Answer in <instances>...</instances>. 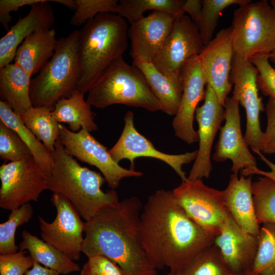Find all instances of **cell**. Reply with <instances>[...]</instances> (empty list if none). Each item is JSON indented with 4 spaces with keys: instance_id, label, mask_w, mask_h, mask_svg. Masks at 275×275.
<instances>
[{
    "instance_id": "6da1fadb",
    "label": "cell",
    "mask_w": 275,
    "mask_h": 275,
    "mask_svg": "<svg viewBox=\"0 0 275 275\" xmlns=\"http://www.w3.org/2000/svg\"><path fill=\"white\" fill-rule=\"evenodd\" d=\"M140 233L152 265L157 270L169 268L174 275L215 239L187 215L172 190L163 189L148 197L140 214Z\"/></svg>"
},
{
    "instance_id": "7a4b0ae2",
    "label": "cell",
    "mask_w": 275,
    "mask_h": 275,
    "mask_svg": "<svg viewBox=\"0 0 275 275\" xmlns=\"http://www.w3.org/2000/svg\"><path fill=\"white\" fill-rule=\"evenodd\" d=\"M142 203L132 196L117 207H106L85 222L82 253L102 256L116 263L126 275H156L143 248L140 233Z\"/></svg>"
},
{
    "instance_id": "3957f363",
    "label": "cell",
    "mask_w": 275,
    "mask_h": 275,
    "mask_svg": "<svg viewBox=\"0 0 275 275\" xmlns=\"http://www.w3.org/2000/svg\"><path fill=\"white\" fill-rule=\"evenodd\" d=\"M53 168L48 177L47 189L67 199L86 221L106 207H117L119 204L117 191L112 189L103 191L106 182L100 174L81 166L69 154L57 140L51 152Z\"/></svg>"
},
{
    "instance_id": "277c9868",
    "label": "cell",
    "mask_w": 275,
    "mask_h": 275,
    "mask_svg": "<svg viewBox=\"0 0 275 275\" xmlns=\"http://www.w3.org/2000/svg\"><path fill=\"white\" fill-rule=\"evenodd\" d=\"M128 28L126 20L118 14L102 13L79 30L80 77L77 90L81 93H87L105 68L125 52Z\"/></svg>"
},
{
    "instance_id": "5b68a950",
    "label": "cell",
    "mask_w": 275,
    "mask_h": 275,
    "mask_svg": "<svg viewBox=\"0 0 275 275\" xmlns=\"http://www.w3.org/2000/svg\"><path fill=\"white\" fill-rule=\"evenodd\" d=\"M87 93L88 103L98 108L119 104L151 112L161 110L143 73L136 66L127 64L122 56L105 68Z\"/></svg>"
},
{
    "instance_id": "8992f818",
    "label": "cell",
    "mask_w": 275,
    "mask_h": 275,
    "mask_svg": "<svg viewBox=\"0 0 275 275\" xmlns=\"http://www.w3.org/2000/svg\"><path fill=\"white\" fill-rule=\"evenodd\" d=\"M79 30L58 39L52 57L31 79L32 105L52 111L60 99L70 97L77 89L80 77L78 56Z\"/></svg>"
},
{
    "instance_id": "52a82bcc",
    "label": "cell",
    "mask_w": 275,
    "mask_h": 275,
    "mask_svg": "<svg viewBox=\"0 0 275 275\" xmlns=\"http://www.w3.org/2000/svg\"><path fill=\"white\" fill-rule=\"evenodd\" d=\"M231 26L234 54L239 58L270 55L275 47V15L267 1H251L239 6Z\"/></svg>"
},
{
    "instance_id": "ba28073f",
    "label": "cell",
    "mask_w": 275,
    "mask_h": 275,
    "mask_svg": "<svg viewBox=\"0 0 275 275\" xmlns=\"http://www.w3.org/2000/svg\"><path fill=\"white\" fill-rule=\"evenodd\" d=\"M178 204L207 234L215 238L230 214L223 190L205 185L202 179H187L172 190Z\"/></svg>"
},
{
    "instance_id": "9c48e42d",
    "label": "cell",
    "mask_w": 275,
    "mask_h": 275,
    "mask_svg": "<svg viewBox=\"0 0 275 275\" xmlns=\"http://www.w3.org/2000/svg\"><path fill=\"white\" fill-rule=\"evenodd\" d=\"M0 179V207L10 211L37 201L48 189V177L32 156L1 165Z\"/></svg>"
},
{
    "instance_id": "30bf717a",
    "label": "cell",
    "mask_w": 275,
    "mask_h": 275,
    "mask_svg": "<svg viewBox=\"0 0 275 275\" xmlns=\"http://www.w3.org/2000/svg\"><path fill=\"white\" fill-rule=\"evenodd\" d=\"M85 129L74 132L60 124L58 141L66 151L79 160L100 170L109 187L115 189L124 178L139 177L143 173L120 166L112 157L108 150Z\"/></svg>"
},
{
    "instance_id": "8fae6325",
    "label": "cell",
    "mask_w": 275,
    "mask_h": 275,
    "mask_svg": "<svg viewBox=\"0 0 275 275\" xmlns=\"http://www.w3.org/2000/svg\"><path fill=\"white\" fill-rule=\"evenodd\" d=\"M50 201L57 210L51 223L39 216L42 239L73 261L79 260L84 239L85 222L73 205L63 196L54 193Z\"/></svg>"
},
{
    "instance_id": "7c38bea8",
    "label": "cell",
    "mask_w": 275,
    "mask_h": 275,
    "mask_svg": "<svg viewBox=\"0 0 275 275\" xmlns=\"http://www.w3.org/2000/svg\"><path fill=\"white\" fill-rule=\"evenodd\" d=\"M258 71L249 60L239 58L234 54L230 80L234 86L232 96L245 109L246 118L244 140L256 154L259 150L260 140L262 134L259 116L264 109L262 98L259 96L257 85Z\"/></svg>"
},
{
    "instance_id": "4fadbf2b",
    "label": "cell",
    "mask_w": 275,
    "mask_h": 275,
    "mask_svg": "<svg viewBox=\"0 0 275 275\" xmlns=\"http://www.w3.org/2000/svg\"><path fill=\"white\" fill-rule=\"evenodd\" d=\"M204 46L197 26L184 14L175 18L171 31L153 63L165 74L181 73L186 63L198 56Z\"/></svg>"
},
{
    "instance_id": "5bb4252c",
    "label": "cell",
    "mask_w": 275,
    "mask_h": 275,
    "mask_svg": "<svg viewBox=\"0 0 275 275\" xmlns=\"http://www.w3.org/2000/svg\"><path fill=\"white\" fill-rule=\"evenodd\" d=\"M124 121L123 129L119 139L108 150L115 161L118 163L123 159H128L131 163L130 169L134 170V161L136 158L147 157L158 159L170 166L182 181L187 180L182 167L195 161L198 150L179 154H170L160 152L136 129L134 124V115L131 111L126 113Z\"/></svg>"
},
{
    "instance_id": "9a60e30c",
    "label": "cell",
    "mask_w": 275,
    "mask_h": 275,
    "mask_svg": "<svg viewBox=\"0 0 275 275\" xmlns=\"http://www.w3.org/2000/svg\"><path fill=\"white\" fill-rule=\"evenodd\" d=\"M204 100V103L195 112L199 144L197 157L187 177L190 180L209 178L212 169L211 152L213 141L222 123L225 120V107L209 85H206Z\"/></svg>"
},
{
    "instance_id": "2e32d148",
    "label": "cell",
    "mask_w": 275,
    "mask_h": 275,
    "mask_svg": "<svg viewBox=\"0 0 275 275\" xmlns=\"http://www.w3.org/2000/svg\"><path fill=\"white\" fill-rule=\"evenodd\" d=\"M232 35L231 26L221 29L199 55L206 85L213 89L224 107L233 86L230 80L234 56Z\"/></svg>"
},
{
    "instance_id": "e0dca14e",
    "label": "cell",
    "mask_w": 275,
    "mask_h": 275,
    "mask_svg": "<svg viewBox=\"0 0 275 275\" xmlns=\"http://www.w3.org/2000/svg\"><path fill=\"white\" fill-rule=\"evenodd\" d=\"M182 95L172 124L175 135L190 145L199 142L193 122L197 105L205 96L206 82L199 56L186 63L182 70Z\"/></svg>"
},
{
    "instance_id": "ac0fdd59",
    "label": "cell",
    "mask_w": 275,
    "mask_h": 275,
    "mask_svg": "<svg viewBox=\"0 0 275 275\" xmlns=\"http://www.w3.org/2000/svg\"><path fill=\"white\" fill-rule=\"evenodd\" d=\"M239 105V101L233 96L226 99L225 123L220 128L212 157L217 162L230 159L232 163L231 170L233 174H238L246 168L257 167L256 159L249 151L242 134Z\"/></svg>"
},
{
    "instance_id": "d6986e66",
    "label": "cell",
    "mask_w": 275,
    "mask_h": 275,
    "mask_svg": "<svg viewBox=\"0 0 275 275\" xmlns=\"http://www.w3.org/2000/svg\"><path fill=\"white\" fill-rule=\"evenodd\" d=\"M214 244L232 274L251 272L258 247V237L243 230L229 215Z\"/></svg>"
},
{
    "instance_id": "ffe728a7",
    "label": "cell",
    "mask_w": 275,
    "mask_h": 275,
    "mask_svg": "<svg viewBox=\"0 0 275 275\" xmlns=\"http://www.w3.org/2000/svg\"><path fill=\"white\" fill-rule=\"evenodd\" d=\"M175 18L167 12L154 11L131 24L128 34L132 60L153 63L171 31Z\"/></svg>"
},
{
    "instance_id": "44dd1931",
    "label": "cell",
    "mask_w": 275,
    "mask_h": 275,
    "mask_svg": "<svg viewBox=\"0 0 275 275\" xmlns=\"http://www.w3.org/2000/svg\"><path fill=\"white\" fill-rule=\"evenodd\" d=\"M49 1L31 6L29 13L20 18L0 39V69L10 64L24 40L39 30L52 29L55 17Z\"/></svg>"
},
{
    "instance_id": "7402d4cb",
    "label": "cell",
    "mask_w": 275,
    "mask_h": 275,
    "mask_svg": "<svg viewBox=\"0 0 275 275\" xmlns=\"http://www.w3.org/2000/svg\"><path fill=\"white\" fill-rule=\"evenodd\" d=\"M252 176L232 174L224 197L230 215L246 232L258 237L260 227L255 215L252 189Z\"/></svg>"
},
{
    "instance_id": "603a6c76",
    "label": "cell",
    "mask_w": 275,
    "mask_h": 275,
    "mask_svg": "<svg viewBox=\"0 0 275 275\" xmlns=\"http://www.w3.org/2000/svg\"><path fill=\"white\" fill-rule=\"evenodd\" d=\"M132 63L143 73L161 105V111L169 115H175L183 92L182 72L175 75L165 74L153 63L141 59H134Z\"/></svg>"
},
{
    "instance_id": "cb8c5ba5",
    "label": "cell",
    "mask_w": 275,
    "mask_h": 275,
    "mask_svg": "<svg viewBox=\"0 0 275 275\" xmlns=\"http://www.w3.org/2000/svg\"><path fill=\"white\" fill-rule=\"evenodd\" d=\"M57 41L53 28L37 31L19 46L14 63L31 76L37 73L53 55Z\"/></svg>"
},
{
    "instance_id": "d4e9b609",
    "label": "cell",
    "mask_w": 275,
    "mask_h": 275,
    "mask_svg": "<svg viewBox=\"0 0 275 275\" xmlns=\"http://www.w3.org/2000/svg\"><path fill=\"white\" fill-rule=\"evenodd\" d=\"M31 77L15 63L0 69L1 100L7 102L19 116L32 107L30 94Z\"/></svg>"
},
{
    "instance_id": "484cf974",
    "label": "cell",
    "mask_w": 275,
    "mask_h": 275,
    "mask_svg": "<svg viewBox=\"0 0 275 275\" xmlns=\"http://www.w3.org/2000/svg\"><path fill=\"white\" fill-rule=\"evenodd\" d=\"M21 236L19 251L28 252L35 261L44 267L56 270L62 274L80 270L78 264L43 240L25 230L22 232Z\"/></svg>"
},
{
    "instance_id": "4316f807",
    "label": "cell",
    "mask_w": 275,
    "mask_h": 275,
    "mask_svg": "<svg viewBox=\"0 0 275 275\" xmlns=\"http://www.w3.org/2000/svg\"><path fill=\"white\" fill-rule=\"evenodd\" d=\"M84 96L77 89L70 97L59 100L51 111L52 116L59 123H67L69 129L74 132L81 129L89 132L98 129L91 106Z\"/></svg>"
},
{
    "instance_id": "83f0119b",
    "label": "cell",
    "mask_w": 275,
    "mask_h": 275,
    "mask_svg": "<svg viewBox=\"0 0 275 275\" xmlns=\"http://www.w3.org/2000/svg\"><path fill=\"white\" fill-rule=\"evenodd\" d=\"M0 120L17 132L28 146L32 156L42 171L49 177L53 168L51 153L24 125L20 116L14 112L7 102L2 100L0 101Z\"/></svg>"
},
{
    "instance_id": "f1b7e54d",
    "label": "cell",
    "mask_w": 275,
    "mask_h": 275,
    "mask_svg": "<svg viewBox=\"0 0 275 275\" xmlns=\"http://www.w3.org/2000/svg\"><path fill=\"white\" fill-rule=\"evenodd\" d=\"M46 107H32L20 117L24 125L51 153L60 134V123Z\"/></svg>"
},
{
    "instance_id": "f546056e",
    "label": "cell",
    "mask_w": 275,
    "mask_h": 275,
    "mask_svg": "<svg viewBox=\"0 0 275 275\" xmlns=\"http://www.w3.org/2000/svg\"><path fill=\"white\" fill-rule=\"evenodd\" d=\"M185 0H121L117 14L130 24L141 19L145 12L159 11L171 14L175 18L185 14L183 7Z\"/></svg>"
},
{
    "instance_id": "4dcf8cb0",
    "label": "cell",
    "mask_w": 275,
    "mask_h": 275,
    "mask_svg": "<svg viewBox=\"0 0 275 275\" xmlns=\"http://www.w3.org/2000/svg\"><path fill=\"white\" fill-rule=\"evenodd\" d=\"M231 274L219 249L213 244L202 251L175 275Z\"/></svg>"
},
{
    "instance_id": "1f68e13d",
    "label": "cell",
    "mask_w": 275,
    "mask_h": 275,
    "mask_svg": "<svg viewBox=\"0 0 275 275\" xmlns=\"http://www.w3.org/2000/svg\"><path fill=\"white\" fill-rule=\"evenodd\" d=\"M252 189L258 224L275 223V181L261 177L252 182Z\"/></svg>"
},
{
    "instance_id": "d6a6232c",
    "label": "cell",
    "mask_w": 275,
    "mask_h": 275,
    "mask_svg": "<svg viewBox=\"0 0 275 275\" xmlns=\"http://www.w3.org/2000/svg\"><path fill=\"white\" fill-rule=\"evenodd\" d=\"M251 272L255 275L275 272V223L263 224L260 228L257 253Z\"/></svg>"
},
{
    "instance_id": "836d02e7",
    "label": "cell",
    "mask_w": 275,
    "mask_h": 275,
    "mask_svg": "<svg viewBox=\"0 0 275 275\" xmlns=\"http://www.w3.org/2000/svg\"><path fill=\"white\" fill-rule=\"evenodd\" d=\"M251 0H202V10L198 21L195 23L201 35L204 45L213 38L222 12L231 5H245Z\"/></svg>"
},
{
    "instance_id": "e575fe53",
    "label": "cell",
    "mask_w": 275,
    "mask_h": 275,
    "mask_svg": "<svg viewBox=\"0 0 275 275\" xmlns=\"http://www.w3.org/2000/svg\"><path fill=\"white\" fill-rule=\"evenodd\" d=\"M8 219L0 224V254L17 252L19 246L15 243L17 228L29 222L33 214V208L30 203L11 211Z\"/></svg>"
},
{
    "instance_id": "d590c367",
    "label": "cell",
    "mask_w": 275,
    "mask_h": 275,
    "mask_svg": "<svg viewBox=\"0 0 275 275\" xmlns=\"http://www.w3.org/2000/svg\"><path fill=\"white\" fill-rule=\"evenodd\" d=\"M29 156L31 152L17 132L0 121L1 158L12 162Z\"/></svg>"
},
{
    "instance_id": "8d00e7d4",
    "label": "cell",
    "mask_w": 275,
    "mask_h": 275,
    "mask_svg": "<svg viewBox=\"0 0 275 275\" xmlns=\"http://www.w3.org/2000/svg\"><path fill=\"white\" fill-rule=\"evenodd\" d=\"M77 7L72 15L70 24L79 26L102 13H116L118 1L75 0Z\"/></svg>"
},
{
    "instance_id": "74e56055",
    "label": "cell",
    "mask_w": 275,
    "mask_h": 275,
    "mask_svg": "<svg viewBox=\"0 0 275 275\" xmlns=\"http://www.w3.org/2000/svg\"><path fill=\"white\" fill-rule=\"evenodd\" d=\"M269 55H257L249 61L257 68L258 74L257 85L258 90L266 96L275 101V68L270 63Z\"/></svg>"
},
{
    "instance_id": "f35d334b",
    "label": "cell",
    "mask_w": 275,
    "mask_h": 275,
    "mask_svg": "<svg viewBox=\"0 0 275 275\" xmlns=\"http://www.w3.org/2000/svg\"><path fill=\"white\" fill-rule=\"evenodd\" d=\"M26 251L0 255V275H24L33 266L34 260L25 256Z\"/></svg>"
},
{
    "instance_id": "ab89813d",
    "label": "cell",
    "mask_w": 275,
    "mask_h": 275,
    "mask_svg": "<svg viewBox=\"0 0 275 275\" xmlns=\"http://www.w3.org/2000/svg\"><path fill=\"white\" fill-rule=\"evenodd\" d=\"M80 275H126L116 263L102 256L88 258L80 270Z\"/></svg>"
},
{
    "instance_id": "60d3db41",
    "label": "cell",
    "mask_w": 275,
    "mask_h": 275,
    "mask_svg": "<svg viewBox=\"0 0 275 275\" xmlns=\"http://www.w3.org/2000/svg\"><path fill=\"white\" fill-rule=\"evenodd\" d=\"M267 127L262 132L259 144L260 151L275 154V101L269 98L265 106Z\"/></svg>"
},
{
    "instance_id": "b9f144b4",
    "label": "cell",
    "mask_w": 275,
    "mask_h": 275,
    "mask_svg": "<svg viewBox=\"0 0 275 275\" xmlns=\"http://www.w3.org/2000/svg\"><path fill=\"white\" fill-rule=\"evenodd\" d=\"M42 0H1L0 1V22L4 28L8 30L9 23L12 17L10 13L17 11L21 7L32 5L40 2Z\"/></svg>"
},
{
    "instance_id": "7bdbcfd3",
    "label": "cell",
    "mask_w": 275,
    "mask_h": 275,
    "mask_svg": "<svg viewBox=\"0 0 275 275\" xmlns=\"http://www.w3.org/2000/svg\"><path fill=\"white\" fill-rule=\"evenodd\" d=\"M258 155L270 168V171L268 172L264 171L259 169L257 167H250L241 170V174L245 177L253 174L261 175L268 177L275 181V164L265 157L262 153Z\"/></svg>"
},
{
    "instance_id": "ee69618b",
    "label": "cell",
    "mask_w": 275,
    "mask_h": 275,
    "mask_svg": "<svg viewBox=\"0 0 275 275\" xmlns=\"http://www.w3.org/2000/svg\"><path fill=\"white\" fill-rule=\"evenodd\" d=\"M202 7L201 0H185L183 9L184 13H187L194 22L196 23L200 17Z\"/></svg>"
},
{
    "instance_id": "f6af8a7d",
    "label": "cell",
    "mask_w": 275,
    "mask_h": 275,
    "mask_svg": "<svg viewBox=\"0 0 275 275\" xmlns=\"http://www.w3.org/2000/svg\"><path fill=\"white\" fill-rule=\"evenodd\" d=\"M60 273L56 270L42 266L40 264L34 260L33 267L28 270L24 275H60Z\"/></svg>"
},
{
    "instance_id": "bcb514c9",
    "label": "cell",
    "mask_w": 275,
    "mask_h": 275,
    "mask_svg": "<svg viewBox=\"0 0 275 275\" xmlns=\"http://www.w3.org/2000/svg\"><path fill=\"white\" fill-rule=\"evenodd\" d=\"M50 1L61 4L73 10H75L77 7L76 3L75 1L73 0H53Z\"/></svg>"
},
{
    "instance_id": "7dc6e473",
    "label": "cell",
    "mask_w": 275,
    "mask_h": 275,
    "mask_svg": "<svg viewBox=\"0 0 275 275\" xmlns=\"http://www.w3.org/2000/svg\"><path fill=\"white\" fill-rule=\"evenodd\" d=\"M269 60L275 68V47L269 55Z\"/></svg>"
},
{
    "instance_id": "c3c4849f",
    "label": "cell",
    "mask_w": 275,
    "mask_h": 275,
    "mask_svg": "<svg viewBox=\"0 0 275 275\" xmlns=\"http://www.w3.org/2000/svg\"><path fill=\"white\" fill-rule=\"evenodd\" d=\"M275 15V0H271L269 2Z\"/></svg>"
},
{
    "instance_id": "681fc988",
    "label": "cell",
    "mask_w": 275,
    "mask_h": 275,
    "mask_svg": "<svg viewBox=\"0 0 275 275\" xmlns=\"http://www.w3.org/2000/svg\"><path fill=\"white\" fill-rule=\"evenodd\" d=\"M231 275H255V274H253L251 272H248V273H244V274H231Z\"/></svg>"
},
{
    "instance_id": "f907efd6",
    "label": "cell",
    "mask_w": 275,
    "mask_h": 275,
    "mask_svg": "<svg viewBox=\"0 0 275 275\" xmlns=\"http://www.w3.org/2000/svg\"><path fill=\"white\" fill-rule=\"evenodd\" d=\"M268 275H275V272H273V273H272L270 274H268Z\"/></svg>"
},
{
    "instance_id": "816d5d0a",
    "label": "cell",
    "mask_w": 275,
    "mask_h": 275,
    "mask_svg": "<svg viewBox=\"0 0 275 275\" xmlns=\"http://www.w3.org/2000/svg\"><path fill=\"white\" fill-rule=\"evenodd\" d=\"M168 275H173V274H172L171 273L169 272Z\"/></svg>"
}]
</instances>
